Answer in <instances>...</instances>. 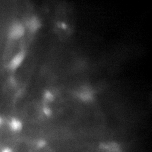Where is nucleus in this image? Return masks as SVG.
Here are the masks:
<instances>
[{
    "instance_id": "20e7f679",
    "label": "nucleus",
    "mask_w": 152,
    "mask_h": 152,
    "mask_svg": "<svg viewBox=\"0 0 152 152\" xmlns=\"http://www.w3.org/2000/svg\"><path fill=\"white\" fill-rule=\"evenodd\" d=\"M40 26L39 22L35 18H32L28 22V27L30 31L32 32L37 31L39 28Z\"/></svg>"
},
{
    "instance_id": "7ed1b4c3",
    "label": "nucleus",
    "mask_w": 152,
    "mask_h": 152,
    "mask_svg": "<svg viewBox=\"0 0 152 152\" xmlns=\"http://www.w3.org/2000/svg\"><path fill=\"white\" fill-rule=\"evenodd\" d=\"M9 126L11 131L18 132L23 129V124L22 121L18 118H13L10 120Z\"/></svg>"
},
{
    "instance_id": "f03ea898",
    "label": "nucleus",
    "mask_w": 152,
    "mask_h": 152,
    "mask_svg": "<svg viewBox=\"0 0 152 152\" xmlns=\"http://www.w3.org/2000/svg\"><path fill=\"white\" fill-rule=\"evenodd\" d=\"M25 53L21 51L18 53L12 58L9 63V68L11 70H15L21 64L25 58Z\"/></svg>"
},
{
    "instance_id": "f257e3e1",
    "label": "nucleus",
    "mask_w": 152,
    "mask_h": 152,
    "mask_svg": "<svg viewBox=\"0 0 152 152\" xmlns=\"http://www.w3.org/2000/svg\"><path fill=\"white\" fill-rule=\"evenodd\" d=\"M25 30L23 26L20 24H15L11 27L9 36L12 39H17L23 35Z\"/></svg>"
},
{
    "instance_id": "39448f33",
    "label": "nucleus",
    "mask_w": 152,
    "mask_h": 152,
    "mask_svg": "<svg viewBox=\"0 0 152 152\" xmlns=\"http://www.w3.org/2000/svg\"><path fill=\"white\" fill-rule=\"evenodd\" d=\"M1 152H13L11 148H8V147H6V148H4L2 150Z\"/></svg>"
},
{
    "instance_id": "423d86ee",
    "label": "nucleus",
    "mask_w": 152,
    "mask_h": 152,
    "mask_svg": "<svg viewBox=\"0 0 152 152\" xmlns=\"http://www.w3.org/2000/svg\"><path fill=\"white\" fill-rule=\"evenodd\" d=\"M3 123V119L0 116V126L2 125Z\"/></svg>"
}]
</instances>
